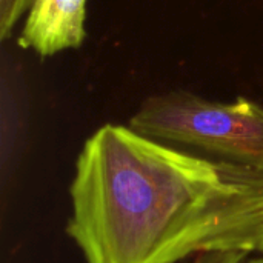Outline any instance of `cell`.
Segmentation results:
<instances>
[{"instance_id": "1", "label": "cell", "mask_w": 263, "mask_h": 263, "mask_svg": "<svg viewBox=\"0 0 263 263\" xmlns=\"http://www.w3.org/2000/svg\"><path fill=\"white\" fill-rule=\"evenodd\" d=\"M69 199L65 230L85 263H180L205 251L248 253L263 176L109 123L85 142Z\"/></svg>"}, {"instance_id": "2", "label": "cell", "mask_w": 263, "mask_h": 263, "mask_svg": "<svg viewBox=\"0 0 263 263\" xmlns=\"http://www.w3.org/2000/svg\"><path fill=\"white\" fill-rule=\"evenodd\" d=\"M129 128L203 160L263 176V106L247 97L219 103L188 91L149 96Z\"/></svg>"}, {"instance_id": "3", "label": "cell", "mask_w": 263, "mask_h": 263, "mask_svg": "<svg viewBox=\"0 0 263 263\" xmlns=\"http://www.w3.org/2000/svg\"><path fill=\"white\" fill-rule=\"evenodd\" d=\"M86 0H32L18 45L42 57L79 48L85 37Z\"/></svg>"}, {"instance_id": "4", "label": "cell", "mask_w": 263, "mask_h": 263, "mask_svg": "<svg viewBox=\"0 0 263 263\" xmlns=\"http://www.w3.org/2000/svg\"><path fill=\"white\" fill-rule=\"evenodd\" d=\"M32 0H0V40H6Z\"/></svg>"}, {"instance_id": "5", "label": "cell", "mask_w": 263, "mask_h": 263, "mask_svg": "<svg viewBox=\"0 0 263 263\" xmlns=\"http://www.w3.org/2000/svg\"><path fill=\"white\" fill-rule=\"evenodd\" d=\"M247 251H205L196 254L190 262L185 263H243L248 259Z\"/></svg>"}, {"instance_id": "6", "label": "cell", "mask_w": 263, "mask_h": 263, "mask_svg": "<svg viewBox=\"0 0 263 263\" xmlns=\"http://www.w3.org/2000/svg\"><path fill=\"white\" fill-rule=\"evenodd\" d=\"M248 253H259L263 254V203L260 214H259V220L257 225L251 234L250 243H248Z\"/></svg>"}, {"instance_id": "7", "label": "cell", "mask_w": 263, "mask_h": 263, "mask_svg": "<svg viewBox=\"0 0 263 263\" xmlns=\"http://www.w3.org/2000/svg\"><path fill=\"white\" fill-rule=\"evenodd\" d=\"M243 263H263V254H259L257 257H253V259H247Z\"/></svg>"}]
</instances>
